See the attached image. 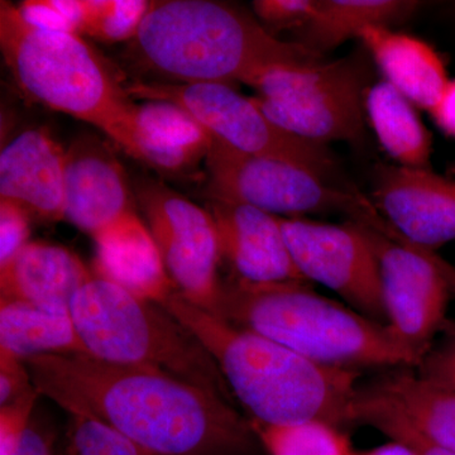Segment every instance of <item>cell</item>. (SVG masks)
Here are the masks:
<instances>
[{
	"label": "cell",
	"instance_id": "27",
	"mask_svg": "<svg viewBox=\"0 0 455 455\" xmlns=\"http://www.w3.org/2000/svg\"><path fill=\"white\" fill-rule=\"evenodd\" d=\"M151 4L145 0H88L83 33L108 44L133 40Z\"/></svg>",
	"mask_w": 455,
	"mask_h": 455
},
{
	"label": "cell",
	"instance_id": "3",
	"mask_svg": "<svg viewBox=\"0 0 455 455\" xmlns=\"http://www.w3.org/2000/svg\"><path fill=\"white\" fill-rule=\"evenodd\" d=\"M127 57L163 83L253 80L277 66L322 61L295 42L278 40L256 18L211 0L152 2Z\"/></svg>",
	"mask_w": 455,
	"mask_h": 455
},
{
	"label": "cell",
	"instance_id": "39",
	"mask_svg": "<svg viewBox=\"0 0 455 455\" xmlns=\"http://www.w3.org/2000/svg\"><path fill=\"white\" fill-rule=\"evenodd\" d=\"M453 8H454V11H455V3H454V4H453Z\"/></svg>",
	"mask_w": 455,
	"mask_h": 455
},
{
	"label": "cell",
	"instance_id": "14",
	"mask_svg": "<svg viewBox=\"0 0 455 455\" xmlns=\"http://www.w3.org/2000/svg\"><path fill=\"white\" fill-rule=\"evenodd\" d=\"M370 200L395 235L434 251L455 242V180L430 169L382 164Z\"/></svg>",
	"mask_w": 455,
	"mask_h": 455
},
{
	"label": "cell",
	"instance_id": "36",
	"mask_svg": "<svg viewBox=\"0 0 455 455\" xmlns=\"http://www.w3.org/2000/svg\"><path fill=\"white\" fill-rule=\"evenodd\" d=\"M355 455H419L414 449L403 442L391 440L386 444L367 449V451H355Z\"/></svg>",
	"mask_w": 455,
	"mask_h": 455
},
{
	"label": "cell",
	"instance_id": "38",
	"mask_svg": "<svg viewBox=\"0 0 455 455\" xmlns=\"http://www.w3.org/2000/svg\"><path fill=\"white\" fill-rule=\"evenodd\" d=\"M451 175L455 176V161H454V164H451Z\"/></svg>",
	"mask_w": 455,
	"mask_h": 455
},
{
	"label": "cell",
	"instance_id": "30",
	"mask_svg": "<svg viewBox=\"0 0 455 455\" xmlns=\"http://www.w3.org/2000/svg\"><path fill=\"white\" fill-rule=\"evenodd\" d=\"M317 0H256L253 11L265 28L292 31L302 28L315 13Z\"/></svg>",
	"mask_w": 455,
	"mask_h": 455
},
{
	"label": "cell",
	"instance_id": "6",
	"mask_svg": "<svg viewBox=\"0 0 455 455\" xmlns=\"http://www.w3.org/2000/svg\"><path fill=\"white\" fill-rule=\"evenodd\" d=\"M70 315L92 357L152 368L232 403L217 362L161 305L94 274L75 295Z\"/></svg>",
	"mask_w": 455,
	"mask_h": 455
},
{
	"label": "cell",
	"instance_id": "26",
	"mask_svg": "<svg viewBox=\"0 0 455 455\" xmlns=\"http://www.w3.org/2000/svg\"><path fill=\"white\" fill-rule=\"evenodd\" d=\"M353 425H367L391 440L405 443L419 455H455L425 438L403 410L376 383L358 388L352 406Z\"/></svg>",
	"mask_w": 455,
	"mask_h": 455
},
{
	"label": "cell",
	"instance_id": "18",
	"mask_svg": "<svg viewBox=\"0 0 455 455\" xmlns=\"http://www.w3.org/2000/svg\"><path fill=\"white\" fill-rule=\"evenodd\" d=\"M358 38L385 82L415 107L429 113L435 108L451 79L442 57L429 44L383 26L366 27Z\"/></svg>",
	"mask_w": 455,
	"mask_h": 455
},
{
	"label": "cell",
	"instance_id": "7",
	"mask_svg": "<svg viewBox=\"0 0 455 455\" xmlns=\"http://www.w3.org/2000/svg\"><path fill=\"white\" fill-rule=\"evenodd\" d=\"M366 73L353 60L277 66L250 86L269 121L299 139L328 146L364 137Z\"/></svg>",
	"mask_w": 455,
	"mask_h": 455
},
{
	"label": "cell",
	"instance_id": "17",
	"mask_svg": "<svg viewBox=\"0 0 455 455\" xmlns=\"http://www.w3.org/2000/svg\"><path fill=\"white\" fill-rule=\"evenodd\" d=\"M94 276L68 248L29 242L0 267L2 299L29 302L55 313L70 314L77 291Z\"/></svg>",
	"mask_w": 455,
	"mask_h": 455
},
{
	"label": "cell",
	"instance_id": "4",
	"mask_svg": "<svg viewBox=\"0 0 455 455\" xmlns=\"http://www.w3.org/2000/svg\"><path fill=\"white\" fill-rule=\"evenodd\" d=\"M209 313L276 341L322 366L418 367L420 357L390 326L319 295L307 283H221Z\"/></svg>",
	"mask_w": 455,
	"mask_h": 455
},
{
	"label": "cell",
	"instance_id": "2",
	"mask_svg": "<svg viewBox=\"0 0 455 455\" xmlns=\"http://www.w3.org/2000/svg\"><path fill=\"white\" fill-rule=\"evenodd\" d=\"M160 305L208 350L250 420L269 425L323 420L341 429L353 425L358 371L317 364L196 307L179 290Z\"/></svg>",
	"mask_w": 455,
	"mask_h": 455
},
{
	"label": "cell",
	"instance_id": "5",
	"mask_svg": "<svg viewBox=\"0 0 455 455\" xmlns=\"http://www.w3.org/2000/svg\"><path fill=\"white\" fill-rule=\"evenodd\" d=\"M0 50L27 98L94 125L134 157L137 104L119 71L85 38L36 25L2 2Z\"/></svg>",
	"mask_w": 455,
	"mask_h": 455
},
{
	"label": "cell",
	"instance_id": "1",
	"mask_svg": "<svg viewBox=\"0 0 455 455\" xmlns=\"http://www.w3.org/2000/svg\"><path fill=\"white\" fill-rule=\"evenodd\" d=\"M25 363L38 394L154 455H253L260 445L250 419L232 403L160 371L82 353L37 355Z\"/></svg>",
	"mask_w": 455,
	"mask_h": 455
},
{
	"label": "cell",
	"instance_id": "11",
	"mask_svg": "<svg viewBox=\"0 0 455 455\" xmlns=\"http://www.w3.org/2000/svg\"><path fill=\"white\" fill-rule=\"evenodd\" d=\"M136 191L171 280L188 301L212 311L220 290L218 266L223 256L211 212L163 182L143 180Z\"/></svg>",
	"mask_w": 455,
	"mask_h": 455
},
{
	"label": "cell",
	"instance_id": "24",
	"mask_svg": "<svg viewBox=\"0 0 455 455\" xmlns=\"http://www.w3.org/2000/svg\"><path fill=\"white\" fill-rule=\"evenodd\" d=\"M376 385L397 403L425 438L455 453V391L406 368L382 377Z\"/></svg>",
	"mask_w": 455,
	"mask_h": 455
},
{
	"label": "cell",
	"instance_id": "28",
	"mask_svg": "<svg viewBox=\"0 0 455 455\" xmlns=\"http://www.w3.org/2000/svg\"><path fill=\"white\" fill-rule=\"evenodd\" d=\"M68 455H154L113 427L88 416H71Z\"/></svg>",
	"mask_w": 455,
	"mask_h": 455
},
{
	"label": "cell",
	"instance_id": "33",
	"mask_svg": "<svg viewBox=\"0 0 455 455\" xmlns=\"http://www.w3.org/2000/svg\"><path fill=\"white\" fill-rule=\"evenodd\" d=\"M33 388L25 361L0 350V407L13 403Z\"/></svg>",
	"mask_w": 455,
	"mask_h": 455
},
{
	"label": "cell",
	"instance_id": "37",
	"mask_svg": "<svg viewBox=\"0 0 455 455\" xmlns=\"http://www.w3.org/2000/svg\"><path fill=\"white\" fill-rule=\"evenodd\" d=\"M434 259H435L436 265H438L440 271H442L443 276L447 280L451 292L455 295V266L451 265L448 260L442 259L436 253L434 254Z\"/></svg>",
	"mask_w": 455,
	"mask_h": 455
},
{
	"label": "cell",
	"instance_id": "16",
	"mask_svg": "<svg viewBox=\"0 0 455 455\" xmlns=\"http://www.w3.org/2000/svg\"><path fill=\"white\" fill-rule=\"evenodd\" d=\"M65 161L66 149L49 132H23L0 155V200L29 217L65 220Z\"/></svg>",
	"mask_w": 455,
	"mask_h": 455
},
{
	"label": "cell",
	"instance_id": "12",
	"mask_svg": "<svg viewBox=\"0 0 455 455\" xmlns=\"http://www.w3.org/2000/svg\"><path fill=\"white\" fill-rule=\"evenodd\" d=\"M287 247L301 276L322 283L374 322L387 324L379 260L357 221L329 224L281 218Z\"/></svg>",
	"mask_w": 455,
	"mask_h": 455
},
{
	"label": "cell",
	"instance_id": "23",
	"mask_svg": "<svg viewBox=\"0 0 455 455\" xmlns=\"http://www.w3.org/2000/svg\"><path fill=\"white\" fill-rule=\"evenodd\" d=\"M0 350L22 361L44 355H88L70 314L2 298Z\"/></svg>",
	"mask_w": 455,
	"mask_h": 455
},
{
	"label": "cell",
	"instance_id": "35",
	"mask_svg": "<svg viewBox=\"0 0 455 455\" xmlns=\"http://www.w3.org/2000/svg\"><path fill=\"white\" fill-rule=\"evenodd\" d=\"M14 455H52V436L49 431L31 420Z\"/></svg>",
	"mask_w": 455,
	"mask_h": 455
},
{
	"label": "cell",
	"instance_id": "15",
	"mask_svg": "<svg viewBox=\"0 0 455 455\" xmlns=\"http://www.w3.org/2000/svg\"><path fill=\"white\" fill-rule=\"evenodd\" d=\"M221 256L236 278L252 283H307L287 247L280 217L253 206L211 199Z\"/></svg>",
	"mask_w": 455,
	"mask_h": 455
},
{
	"label": "cell",
	"instance_id": "20",
	"mask_svg": "<svg viewBox=\"0 0 455 455\" xmlns=\"http://www.w3.org/2000/svg\"><path fill=\"white\" fill-rule=\"evenodd\" d=\"M95 244L94 269L98 276L158 305L178 290L167 274L154 236L142 220Z\"/></svg>",
	"mask_w": 455,
	"mask_h": 455
},
{
	"label": "cell",
	"instance_id": "13",
	"mask_svg": "<svg viewBox=\"0 0 455 455\" xmlns=\"http://www.w3.org/2000/svg\"><path fill=\"white\" fill-rule=\"evenodd\" d=\"M65 220L95 243L140 220L121 161L95 137H80L66 148Z\"/></svg>",
	"mask_w": 455,
	"mask_h": 455
},
{
	"label": "cell",
	"instance_id": "25",
	"mask_svg": "<svg viewBox=\"0 0 455 455\" xmlns=\"http://www.w3.org/2000/svg\"><path fill=\"white\" fill-rule=\"evenodd\" d=\"M260 447L268 455H355L341 427L323 420L269 425L250 420Z\"/></svg>",
	"mask_w": 455,
	"mask_h": 455
},
{
	"label": "cell",
	"instance_id": "21",
	"mask_svg": "<svg viewBox=\"0 0 455 455\" xmlns=\"http://www.w3.org/2000/svg\"><path fill=\"white\" fill-rule=\"evenodd\" d=\"M414 0H317L309 22L293 33L295 44L322 59L371 26L405 22L420 8Z\"/></svg>",
	"mask_w": 455,
	"mask_h": 455
},
{
	"label": "cell",
	"instance_id": "34",
	"mask_svg": "<svg viewBox=\"0 0 455 455\" xmlns=\"http://www.w3.org/2000/svg\"><path fill=\"white\" fill-rule=\"evenodd\" d=\"M430 114L440 130L455 140V79L449 80L442 98Z\"/></svg>",
	"mask_w": 455,
	"mask_h": 455
},
{
	"label": "cell",
	"instance_id": "32",
	"mask_svg": "<svg viewBox=\"0 0 455 455\" xmlns=\"http://www.w3.org/2000/svg\"><path fill=\"white\" fill-rule=\"evenodd\" d=\"M29 214L20 206L0 200V267L29 243Z\"/></svg>",
	"mask_w": 455,
	"mask_h": 455
},
{
	"label": "cell",
	"instance_id": "8",
	"mask_svg": "<svg viewBox=\"0 0 455 455\" xmlns=\"http://www.w3.org/2000/svg\"><path fill=\"white\" fill-rule=\"evenodd\" d=\"M211 199L243 204L274 215L346 212L350 220L374 211L368 197L331 180L305 164L250 155L214 139L206 157Z\"/></svg>",
	"mask_w": 455,
	"mask_h": 455
},
{
	"label": "cell",
	"instance_id": "22",
	"mask_svg": "<svg viewBox=\"0 0 455 455\" xmlns=\"http://www.w3.org/2000/svg\"><path fill=\"white\" fill-rule=\"evenodd\" d=\"M364 109L379 145L398 166L429 169L433 140L409 99L382 80L367 89Z\"/></svg>",
	"mask_w": 455,
	"mask_h": 455
},
{
	"label": "cell",
	"instance_id": "9",
	"mask_svg": "<svg viewBox=\"0 0 455 455\" xmlns=\"http://www.w3.org/2000/svg\"><path fill=\"white\" fill-rule=\"evenodd\" d=\"M132 98L163 100L187 110L214 139L250 155L305 164L331 178L337 167L328 146L299 139L274 124L252 98L218 83H127Z\"/></svg>",
	"mask_w": 455,
	"mask_h": 455
},
{
	"label": "cell",
	"instance_id": "19",
	"mask_svg": "<svg viewBox=\"0 0 455 455\" xmlns=\"http://www.w3.org/2000/svg\"><path fill=\"white\" fill-rule=\"evenodd\" d=\"M214 137L176 104H137L136 154L140 163L164 173H187L208 157Z\"/></svg>",
	"mask_w": 455,
	"mask_h": 455
},
{
	"label": "cell",
	"instance_id": "29",
	"mask_svg": "<svg viewBox=\"0 0 455 455\" xmlns=\"http://www.w3.org/2000/svg\"><path fill=\"white\" fill-rule=\"evenodd\" d=\"M418 367L419 376L455 391V320H445Z\"/></svg>",
	"mask_w": 455,
	"mask_h": 455
},
{
	"label": "cell",
	"instance_id": "10",
	"mask_svg": "<svg viewBox=\"0 0 455 455\" xmlns=\"http://www.w3.org/2000/svg\"><path fill=\"white\" fill-rule=\"evenodd\" d=\"M355 221L366 233L379 260L386 322L398 339L423 359L448 319L451 293L434 251L398 238L379 212Z\"/></svg>",
	"mask_w": 455,
	"mask_h": 455
},
{
	"label": "cell",
	"instance_id": "31",
	"mask_svg": "<svg viewBox=\"0 0 455 455\" xmlns=\"http://www.w3.org/2000/svg\"><path fill=\"white\" fill-rule=\"evenodd\" d=\"M38 394L35 387L8 405L0 407V455H14L32 420Z\"/></svg>",
	"mask_w": 455,
	"mask_h": 455
}]
</instances>
